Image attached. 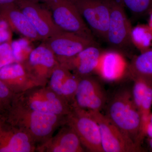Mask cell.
<instances>
[{
    "mask_svg": "<svg viewBox=\"0 0 152 152\" xmlns=\"http://www.w3.org/2000/svg\"><path fill=\"white\" fill-rule=\"evenodd\" d=\"M9 110L11 126L28 134L37 145L50 138L66 121V117L33 110L15 102Z\"/></svg>",
    "mask_w": 152,
    "mask_h": 152,
    "instance_id": "cell-1",
    "label": "cell"
},
{
    "mask_svg": "<svg viewBox=\"0 0 152 152\" xmlns=\"http://www.w3.org/2000/svg\"><path fill=\"white\" fill-rule=\"evenodd\" d=\"M106 115L123 132L141 146L145 136L141 116L133 101L131 92L122 90L114 95L109 102Z\"/></svg>",
    "mask_w": 152,
    "mask_h": 152,
    "instance_id": "cell-2",
    "label": "cell"
},
{
    "mask_svg": "<svg viewBox=\"0 0 152 152\" xmlns=\"http://www.w3.org/2000/svg\"><path fill=\"white\" fill-rule=\"evenodd\" d=\"M15 102L37 111L67 117L72 106L48 86H38L17 95Z\"/></svg>",
    "mask_w": 152,
    "mask_h": 152,
    "instance_id": "cell-3",
    "label": "cell"
},
{
    "mask_svg": "<svg viewBox=\"0 0 152 152\" xmlns=\"http://www.w3.org/2000/svg\"><path fill=\"white\" fill-rule=\"evenodd\" d=\"M44 4L51 12L55 23L61 29L96 42L72 0H49Z\"/></svg>",
    "mask_w": 152,
    "mask_h": 152,
    "instance_id": "cell-4",
    "label": "cell"
},
{
    "mask_svg": "<svg viewBox=\"0 0 152 152\" xmlns=\"http://www.w3.org/2000/svg\"><path fill=\"white\" fill-rule=\"evenodd\" d=\"M110 16L106 42L114 50L128 52L133 49L132 25L121 0H109Z\"/></svg>",
    "mask_w": 152,
    "mask_h": 152,
    "instance_id": "cell-5",
    "label": "cell"
},
{
    "mask_svg": "<svg viewBox=\"0 0 152 152\" xmlns=\"http://www.w3.org/2000/svg\"><path fill=\"white\" fill-rule=\"evenodd\" d=\"M66 124L75 131L82 145L92 152H104L99 127L89 111L72 106Z\"/></svg>",
    "mask_w": 152,
    "mask_h": 152,
    "instance_id": "cell-6",
    "label": "cell"
},
{
    "mask_svg": "<svg viewBox=\"0 0 152 152\" xmlns=\"http://www.w3.org/2000/svg\"><path fill=\"white\" fill-rule=\"evenodd\" d=\"M96 121L100 130L104 152L142 151L138 145L100 111H89Z\"/></svg>",
    "mask_w": 152,
    "mask_h": 152,
    "instance_id": "cell-7",
    "label": "cell"
},
{
    "mask_svg": "<svg viewBox=\"0 0 152 152\" xmlns=\"http://www.w3.org/2000/svg\"><path fill=\"white\" fill-rule=\"evenodd\" d=\"M95 37L106 42L110 16L109 0H72Z\"/></svg>",
    "mask_w": 152,
    "mask_h": 152,
    "instance_id": "cell-8",
    "label": "cell"
},
{
    "mask_svg": "<svg viewBox=\"0 0 152 152\" xmlns=\"http://www.w3.org/2000/svg\"><path fill=\"white\" fill-rule=\"evenodd\" d=\"M23 64L31 78L39 86H47L52 72L60 64L44 42L31 50Z\"/></svg>",
    "mask_w": 152,
    "mask_h": 152,
    "instance_id": "cell-9",
    "label": "cell"
},
{
    "mask_svg": "<svg viewBox=\"0 0 152 152\" xmlns=\"http://www.w3.org/2000/svg\"><path fill=\"white\" fill-rule=\"evenodd\" d=\"M16 4L27 17L42 41L64 31L55 23L51 12L40 3L20 0Z\"/></svg>",
    "mask_w": 152,
    "mask_h": 152,
    "instance_id": "cell-10",
    "label": "cell"
},
{
    "mask_svg": "<svg viewBox=\"0 0 152 152\" xmlns=\"http://www.w3.org/2000/svg\"><path fill=\"white\" fill-rule=\"evenodd\" d=\"M107 100L106 93L99 82L88 76L80 78L72 106L88 111L101 112Z\"/></svg>",
    "mask_w": 152,
    "mask_h": 152,
    "instance_id": "cell-11",
    "label": "cell"
},
{
    "mask_svg": "<svg viewBox=\"0 0 152 152\" xmlns=\"http://www.w3.org/2000/svg\"><path fill=\"white\" fill-rule=\"evenodd\" d=\"M43 42L53 53L59 64L90 46L99 45L97 42L64 31Z\"/></svg>",
    "mask_w": 152,
    "mask_h": 152,
    "instance_id": "cell-12",
    "label": "cell"
},
{
    "mask_svg": "<svg viewBox=\"0 0 152 152\" xmlns=\"http://www.w3.org/2000/svg\"><path fill=\"white\" fill-rule=\"evenodd\" d=\"M56 134L39 144L36 152H83V147L75 131L66 124Z\"/></svg>",
    "mask_w": 152,
    "mask_h": 152,
    "instance_id": "cell-13",
    "label": "cell"
},
{
    "mask_svg": "<svg viewBox=\"0 0 152 152\" xmlns=\"http://www.w3.org/2000/svg\"><path fill=\"white\" fill-rule=\"evenodd\" d=\"M0 19L13 31L31 42L42 41L27 17L16 4L0 5Z\"/></svg>",
    "mask_w": 152,
    "mask_h": 152,
    "instance_id": "cell-14",
    "label": "cell"
},
{
    "mask_svg": "<svg viewBox=\"0 0 152 152\" xmlns=\"http://www.w3.org/2000/svg\"><path fill=\"white\" fill-rule=\"evenodd\" d=\"M102 52L99 45H93L60 64L79 78L90 76L96 70Z\"/></svg>",
    "mask_w": 152,
    "mask_h": 152,
    "instance_id": "cell-15",
    "label": "cell"
},
{
    "mask_svg": "<svg viewBox=\"0 0 152 152\" xmlns=\"http://www.w3.org/2000/svg\"><path fill=\"white\" fill-rule=\"evenodd\" d=\"M0 129V152H36L37 144L24 131L11 126Z\"/></svg>",
    "mask_w": 152,
    "mask_h": 152,
    "instance_id": "cell-16",
    "label": "cell"
},
{
    "mask_svg": "<svg viewBox=\"0 0 152 152\" xmlns=\"http://www.w3.org/2000/svg\"><path fill=\"white\" fill-rule=\"evenodd\" d=\"M0 79L17 95L39 86L31 78L23 63L17 62L0 69Z\"/></svg>",
    "mask_w": 152,
    "mask_h": 152,
    "instance_id": "cell-17",
    "label": "cell"
},
{
    "mask_svg": "<svg viewBox=\"0 0 152 152\" xmlns=\"http://www.w3.org/2000/svg\"><path fill=\"white\" fill-rule=\"evenodd\" d=\"M132 92L133 101L138 110L142 121V131L146 135L148 123L151 114L152 84L139 78H134Z\"/></svg>",
    "mask_w": 152,
    "mask_h": 152,
    "instance_id": "cell-18",
    "label": "cell"
},
{
    "mask_svg": "<svg viewBox=\"0 0 152 152\" xmlns=\"http://www.w3.org/2000/svg\"><path fill=\"white\" fill-rule=\"evenodd\" d=\"M126 67L125 60L120 52H102L96 70L104 80H115L124 74Z\"/></svg>",
    "mask_w": 152,
    "mask_h": 152,
    "instance_id": "cell-19",
    "label": "cell"
},
{
    "mask_svg": "<svg viewBox=\"0 0 152 152\" xmlns=\"http://www.w3.org/2000/svg\"><path fill=\"white\" fill-rule=\"evenodd\" d=\"M129 69L132 78L143 79L152 84V49L135 57Z\"/></svg>",
    "mask_w": 152,
    "mask_h": 152,
    "instance_id": "cell-20",
    "label": "cell"
},
{
    "mask_svg": "<svg viewBox=\"0 0 152 152\" xmlns=\"http://www.w3.org/2000/svg\"><path fill=\"white\" fill-rule=\"evenodd\" d=\"M131 36L134 46L142 53L149 50L152 43V29L148 25H139L132 28Z\"/></svg>",
    "mask_w": 152,
    "mask_h": 152,
    "instance_id": "cell-21",
    "label": "cell"
},
{
    "mask_svg": "<svg viewBox=\"0 0 152 152\" xmlns=\"http://www.w3.org/2000/svg\"><path fill=\"white\" fill-rule=\"evenodd\" d=\"M72 73L66 68L59 64L52 72L47 86L59 95L62 87Z\"/></svg>",
    "mask_w": 152,
    "mask_h": 152,
    "instance_id": "cell-22",
    "label": "cell"
},
{
    "mask_svg": "<svg viewBox=\"0 0 152 152\" xmlns=\"http://www.w3.org/2000/svg\"><path fill=\"white\" fill-rule=\"evenodd\" d=\"M135 18L149 15L152 11V0H121Z\"/></svg>",
    "mask_w": 152,
    "mask_h": 152,
    "instance_id": "cell-23",
    "label": "cell"
},
{
    "mask_svg": "<svg viewBox=\"0 0 152 152\" xmlns=\"http://www.w3.org/2000/svg\"><path fill=\"white\" fill-rule=\"evenodd\" d=\"M12 42H5L0 44V69L16 62L13 53Z\"/></svg>",
    "mask_w": 152,
    "mask_h": 152,
    "instance_id": "cell-24",
    "label": "cell"
},
{
    "mask_svg": "<svg viewBox=\"0 0 152 152\" xmlns=\"http://www.w3.org/2000/svg\"><path fill=\"white\" fill-rule=\"evenodd\" d=\"M11 30L4 21L0 19V44L5 42H11Z\"/></svg>",
    "mask_w": 152,
    "mask_h": 152,
    "instance_id": "cell-25",
    "label": "cell"
},
{
    "mask_svg": "<svg viewBox=\"0 0 152 152\" xmlns=\"http://www.w3.org/2000/svg\"><path fill=\"white\" fill-rule=\"evenodd\" d=\"M146 135L148 136L149 139L152 138V112L147 126Z\"/></svg>",
    "mask_w": 152,
    "mask_h": 152,
    "instance_id": "cell-26",
    "label": "cell"
},
{
    "mask_svg": "<svg viewBox=\"0 0 152 152\" xmlns=\"http://www.w3.org/2000/svg\"><path fill=\"white\" fill-rule=\"evenodd\" d=\"M20 0H0V5L8 4H16Z\"/></svg>",
    "mask_w": 152,
    "mask_h": 152,
    "instance_id": "cell-27",
    "label": "cell"
},
{
    "mask_svg": "<svg viewBox=\"0 0 152 152\" xmlns=\"http://www.w3.org/2000/svg\"><path fill=\"white\" fill-rule=\"evenodd\" d=\"M149 20V24L148 26H149L150 28L152 29V11L150 13V14Z\"/></svg>",
    "mask_w": 152,
    "mask_h": 152,
    "instance_id": "cell-28",
    "label": "cell"
},
{
    "mask_svg": "<svg viewBox=\"0 0 152 152\" xmlns=\"http://www.w3.org/2000/svg\"><path fill=\"white\" fill-rule=\"evenodd\" d=\"M28 1H31L34 2L39 3H45L49 0H28Z\"/></svg>",
    "mask_w": 152,
    "mask_h": 152,
    "instance_id": "cell-29",
    "label": "cell"
},
{
    "mask_svg": "<svg viewBox=\"0 0 152 152\" xmlns=\"http://www.w3.org/2000/svg\"><path fill=\"white\" fill-rule=\"evenodd\" d=\"M148 144L150 148L152 151V138L149 139Z\"/></svg>",
    "mask_w": 152,
    "mask_h": 152,
    "instance_id": "cell-30",
    "label": "cell"
},
{
    "mask_svg": "<svg viewBox=\"0 0 152 152\" xmlns=\"http://www.w3.org/2000/svg\"><path fill=\"white\" fill-rule=\"evenodd\" d=\"M0 118H1V117H0ZM3 126L2 122V121H1V119H0V129L2 127V126Z\"/></svg>",
    "mask_w": 152,
    "mask_h": 152,
    "instance_id": "cell-31",
    "label": "cell"
}]
</instances>
